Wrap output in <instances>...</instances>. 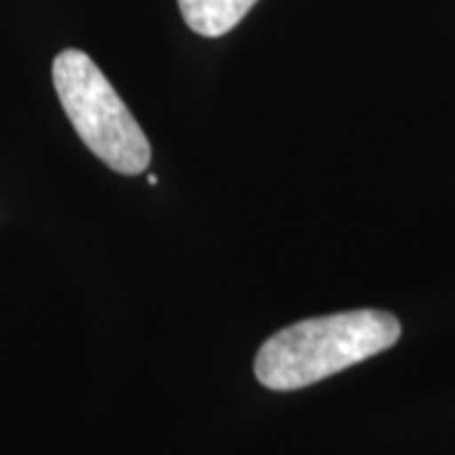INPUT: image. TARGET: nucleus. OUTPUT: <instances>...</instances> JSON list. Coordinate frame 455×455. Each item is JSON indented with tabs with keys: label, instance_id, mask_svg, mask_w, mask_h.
Returning a JSON list of instances; mask_svg holds the SVG:
<instances>
[{
	"label": "nucleus",
	"instance_id": "obj_1",
	"mask_svg": "<svg viewBox=\"0 0 455 455\" xmlns=\"http://www.w3.org/2000/svg\"><path fill=\"white\" fill-rule=\"evenodd\" d=\"M400 334V322L379 309L307 319L281 329L260 347L256 377L268 390H301L390 349Z\"/></svg>",
	"mask_w": 455,
	"mask_h": 455
},
{
	"label": "nucleus",
	"instance_id": "obj_3",
	"mask_svg": "<svg viewBox=\"0 0 455 455\" xmlns=\"http://www.w3.org/2000/svg\"><path fill=\"white\" fill-rule=\"evenodd\" d=\"M185 23L200 36L218 38L233 31L259 0H178Z\"/></svg>",
	"mask_w": 455,
	"mask_h": 455
},
{
	"label": "nucleus",
	"instance_id": "obj_2",
	"mask_svg": "<svg viewBox=\"0 0 455 455\" xmlns=\"http://www.w3.org/2000/svg\"><path fill=\"white\" fill-rule=\"evenodd\" d=\"M53 86L71 127L101 163L122 175L145 172L152 157L149 140L84 51L66 49L56 56Z\"/></svg>",
	"mask_w": 455,
	"mask_h": 455
}]
</instances>
